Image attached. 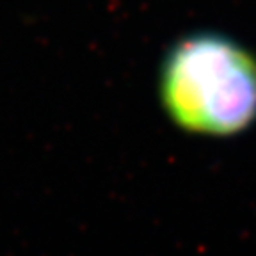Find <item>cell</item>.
<instances>
[{
  "label": "cell",
  "mask_w": 256,
  "mask_h": 256,
  "mask_svg": "<svg viewBox=\"0 0 256 256\" xmlns=\"http://www.w3.org/2000/svg\"><path fill=\"white\" fill-rule=\"evenodd\" d=\"M158 84L168 116L185 132L230 137L256 121V57L224 34L196 32L176 41Z\"/></svg>",
  "instance_id": "6da1fadb"
}]
</instances>
